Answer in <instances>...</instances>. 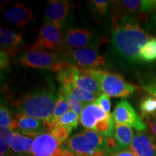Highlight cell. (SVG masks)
<instances>
[{"label":"cell","instance_id":"obj_14","mask_svg":"<svg viewBox=\"0 0 156 156\" xmlns=\"http://www.w3.org/2000/svg\"><path fill=\"white\" fill-rule=\"evenodd\" d=\"M130 150L136 156H156V140L145 132H136Z\"/></svg>","mask_w":156,"mask_h":156},{"label":"cell","instance_id":"obj_32","mask_svg":"<svg viewBox=\"0 0 156 156\" xmlns=\"http://www.w3.org/2000/svg\"><path fill=\"white\" fill-rule=\"evenodd\" d=\"M143 89L145 91H147V93H149L150 94L156 98V83L145 85V86L143 87Z\"/></svg>","mask_w":156,"mask_h":156},{"label":"cell","instance_id":"obj_23","mask_svg":"<svg viewBox=\"0 0 156 156\" xmlns=\"http://www.w3.org/2000/svg\"><path fill=\"white\" fill-rule=\"evenodd\" d=\"M140 109L142 116L153 117L156 113V98L153 95L143 98L140 103Z\"/></svg>","mask_w":156,"mask_h":156},{"label":"cell","instance_id":"obj_13","mask_svg":"<svg viewBox=\"0 0 156 156\" xmlns=\"http://www.w3.org/2000/svg\"><path fill=\"white\" fill-rule=\"evenodd\" d=\"M70 8L69 2L65 0H51L48 2L45 10L44 23L61 28L65 23Z\"/></svg>","mask_w":156,"mask_h":156},{"label":"cell","instance_id":"obj_12","mask_svg":"<svg viewBox=\"0 0 156 156\" xmlns=\"http://www.w3.org/2000/svg\"><path fill=\"white\" fill-rule=\"evenodd\" d=\"M10 129L24 135L36 138L45 133L48 127L43 121L19 113L15 116Z\"/></svg>","mask_w":156,"mask_h":156},{"label":"cell","instance_id":"obj_18","mask_svg":"<svg viewBox=\"0 0 156 156\" xmlns=\"http://www.w3.org/2000/svg\"><path fill=\"white\" fill-rule=\"evenodd\" d=\"M34 139L17 132H14L9 151L17 156H34L33 143Z\"/></svg>","mask_w":156,"mask_h":156},{"label":"cell","instance_id":"obj_1","mask_svg":"<svg viewBox=\"0 0 156 156\" xmlns=\"http://www.w3.org/2000/svg\"><path fill=\"white\" fill-rule=\"evenodd\" d=\"M149 39V36L135 17H124L114 24L112 34L113 48L126 61L139 62L140 49Z\"/></svg>","mask_w":156,"mask_h":156},{"label":"cell","instance_id":"obj_16","mask_svg":"<svg viewBox=\"0 0 156 156\" xmlns=\"http://www.w3.org/2000/svg\"><path fill=\"white\" fill-rule=\"evenodd\" d=\"M5 16L8 22L23 28L34 17V12L23 4L17 2L12 7L6 11Z\"/></svg>","mask_w":156,"mask_h":156},{"label":"cell","instance_id":"obj_24","mask_svg":"<svg viewBox=\"0 0 156 156\" xmlns=\"http://www.w3.org/2000/svg\"><path fill=\"white\" fill-rule=\"evenodd\" d=\"M14 131L9 127L0 128V150L1 156H5L9 151V147L12 140Z\"/></svg>","mask_w":156,"mask_h":156},{"label":"cell","instance_id":"obj_20","mask_svg":"<svg viewBox=\"0 0 156 156\" xmlns=\"http://www.w3.org/2000/svg\"><path fill=\"white\" fill-rule=\"evenodd\" d=\"M114 138L116 142L117 151L119 152L126 151L131 147L134 139V132L130 126L124 124H115Z\"/></svg>","mask_w":156,"mask_h":156},{"label":"cell","instance_id":"obj_34","mask_svg":"<svg viewBox=\"0 0 156 156\" xmlns=\"http://www.w3.org/2000/svg\"><path fill=\"white\" fill-rule=\"evenodd\" d=\"M115 156H136V155L131 150H126V151L119 152V153L116 154Z\"/></svg>","mask_w":156,"mask_h":156},{"label":"cell","instance_id":"obj_29","mask_svg":"<svg viewBox=\"0 0 156 156\" xmlns=\"http://www.w3.org/2000/svg\"><path fill=\"white\" fill-rule=\"evenodd\" d=\"M13 120H14V118L12 117L10 111L2 102L1 107H0V125H1V127L10 128L12 124Z\"/></svg>","mask_w":156,"mask_h":156},{"label":"cell","instance_id":"obj_9","mask_svg":"<svg viewBox=\"0 0 156 156\" xmlns=\"http://www.w3.org/2000/svg\"><path fill=\"white\" fill-rule=\"evenodd\" d=\"M64 46V37L61 29L44 23L41 27L38 38L28 50H45L48 51H57Z\"/></svg>","mask_w":156,"mask_h":156},{"label":"cell","instance_id":"obj_26","mask_svg":"<svg viewBox=\"0 0 156 156\" xmlns=\"http://www.w3.org/2000/svg\"><path fill=\"white\" fill-rule=\"evenodd\" d=\"M59 91L63 93L64 96H65L71 110H73V112L77 113L79 116H80L84 109L83 106H85L86 105H85L81 101H80L79 99L76 98L75 95L69 93L68 91L65 90H64L63 88H62V87L59 88Z\"/></svg>","mask_w":156,"mask_h":156},{"label":"cell","instance_id":"obj_17","mask_svg":"<svg viewBox=\"0 0 156 156\" xmlns=\"http://www.w3.org/2000/svg\"><path fill=\"white\" fill-rule=\"evenodd\" d=\"M24 32L17 33L7 28L0 29V45L1 51L7 52L10 57L15 55L17 46L20 44L23 40Z\"/></svg>","mask_w":156,"mask_h":156},{"label":"cell","instance_id":"obj_21","mask_svg":"<svg viewBox=\"0 0 156 156\" xmlns=\"http://www.w3.org/2000/svg\"><path fill=\"white\" fill-rule=\"evenodd\" d=\"M69 106L68 104L67 99H66L65 96H64V94L59 91L58 92V98L57 101V103H56L55 109H54V112L53 116H52V118L51 121L48 123H45L47 126V127L55 125L56 122H58V120L60 119V118L66 114V113L68 112L69 111Z\"/></svg>","mask_w":156,"mask_h":156},{"label":"cell","instance_id":"obj_8","mask_svg":"<svg viewBox=\"0 0 156 156\" xmlns=\"http://www.w3.org/2000/svg\"><path fill=\"white\" fill-rule=\"evenodd\" d=\"M64 55L66 56L64 60L84 69H95L104 67L106 64L104 56L90 48L67 50Z\"/></svg>","mask_w":156,"mask_h":156},{"label":"cell","instance_id":"obj_36","mask_svg":"<svg viewBox=\"0 0 156 156\" xmlns=\"http://www.w3.org/2000/svg\"><path fill=\"white\" fill-rule=\"evenodd\" d=\"M153 21H154V23H155V28H156V10H155V14H154V17H153Z\"/></svg>","mask_w":156,"mask_h":156},{"label":"cell","instance_id":"obj_28","mask_svg":"<svg viewBox=\"0 0 156 156\" xmlns=\"http://www.w3.org/2000/svg\"><path fill=\"white\" fill-rule=\"evenodd\" d=\"M110 1L106 0H93L90 2L91 10L95 15L98 16H103L106 15L108 10Z\"/></svg>","mask_w":156,"mask_h":156},{"label":"cell","instance_id":"obj_33","mask_svg":"<svg viewBox=\"0 0 156 156\" xmlns=\"http://www.w3.org/2000/svg\"><path fill=\"white\" fill-rule=\"evenodd\" d=\"M148 124H149L150 128H151L152 133L153 134L154 137L156 140V120L149 121L148 122Z\"/></svg>","mask_w":156,"mask_h":156},{"label":"cell","instance_id":"obj_3","mask_svg":"<svg viewBox=\"0 0 156 156\" xmlns=\"http://www.w3.org/2000/svg\"><path fill=\"white\" fill-rule=\"evenodd\" d=\"M62 146L75 156L93 155L101 152H108L106 138L89 129L82 130L70 136Z\"/></svg>","mask_w":156,"mask_h":156},{"label":"cell","instance_id":"obj_10","mask_svg":"<svg viewBox=\"0 0 156 156\" xmlns=\"http://www.w3.org/2000/svg\"><path fill=\"white\" fill-rule=\"evenodd\" d=\"M112 115L116 124L129 126L137 132L147 130V124L126 100L122 99L117 103Z\"/></svg>","mask_w":156,"mask_h":156},{"label":"cell","instance_id":"obj_19","mask_svg":"<svg viewBox=\"0 0 156 156\" xmlns=\"http://www.w3.org/2000/svg\"><path fill=\"white\" fill-rule=\"evenodd\" d=\"M57 79L60 83V87L75 95L76 98L79 99L80 101H81L85 105H87L93 102L94 103L97 99L96 94L80 88L79 87H77L73 82L67 78L57 77Z\"/></svg>","mask_w":156,"mask_h":156},{"label":"cell","instance_id":"obj_5","mask_svg":"<svg viewBox=\"0 0 156 156\" xmlns=\"http://www.w3.org/2000/svg\"><path fill=\"white\" fill-rule=\"evenodd\" d=\"M90 73L98 82L103 93L109 97H129L139 87L126 82L122 76L101 69H89Z\"/></svg>","mask_w":156,"mask_h":156},{"label":"cell","instance_id":"obj_7","mask_svg":"<svg viewBox=\"0 0 156 156\" xmlns=\"http://www.w3.org/2000/svg\"><path fill=\"white\" fill-rule=\"evenodd\" d=\"M116 2L112 12L114 24L124 17L136 18L138 15H146L156 10V0H124Z\"/></svg>","mask_w":156,"mask_h":156},{"label":"cell","instance_id":"obj_15","mask_svg":"<svg viewBox=\"0 0 156 156\" xmlns=\"http://www.w3.org/2000/svg\"><path fill=\"white\" fill-rule=\"evenodd\" d=\"M92 39V34L87 29L73 28L68 30L64 37V46L67 48V50L87 48Z\"/></svg>","mask_w":156,"mask_h":156},{"label":"cell","instance_id":"obj_22","mask_svg":"<svg viewBox=\"0 0 156 156\" xmlns=\"http://www.w3.org/2000/svg\"><path fill=\"white\" fill-rule=\"evenodd\" d=\"M140 61L152 62L156 61V38H151L142 46L140 52Z\"/></svg>","mask_w":156,"mask_h":156},{"label":"cell","instance_id":"obj_27","mask_svg":"<svg viewBox=\"0 0 156 156\" xmlns=\"http://www.w3.org/2000/svg\"><path fill=\"white\" fill-rule=\"evenodd\" d=\"M49 132L57 140L58 142L63 144L67 140L71 134L73 129L63 126L56 125L48 129Z\"/></svg>","mask_w":156,"mask_h":156},{"label":"cell","instance_id":"obj_35","mask_svg":"<svg viewBox=\"0 0 156 156\" xmlns=\"http://www.w3.org/2000/svg\"><path fill=\"white\" fill-rule=\"evenodd\" d=\"M73 156L75 155H73ZM87 156H115V155H113L112 153H108V152L107 151H103V152H101V153L94 154V155H87Z\"/></svg>","mask_w":156,"mask_h":156},{"label":"cell","instance_id":"obj_2","mask_svg":"<svg viewBox=\"0 0 156 156\" xmlns=\"http://www.w3.org/2000/svg\"><path fill=\"white\" fill-rule=\"evenodd\" d=\"M58 93L52 85L35 87L13 101V105L23 114L48 123L51 119Z\"/></svg>","mask_w":156,"mask_h":156},{"label":"cell","instance_id":"obj_25","mask_svg":"<svg viewBox=\"0 0 156 156\" xmlns=\"http://www.w3.org/2000/svg\"><path fill=\"white\" fill-rule=\"evenodd\" d=\"M79 121H80V116L77 113L73 112V110H69V112L66 113L65 114L63 115L60 119L56 122L55 125L58 126H66V127L71 128V129H75L77 127L78 124H79ZM50 126V127H51ZM50 127H48L49 129Z\"/></svg>","mask_w":156,"mask_h":156},{"label":"cell","instance_id":"obj_4","mask_svg":"<svg viewBox=\"0 0 156 156\" xmlns=\"http://www.w3.org/2000/svg\"><path fill=\"white\" fill-rule=\"evenodd\" d=\"M80 122L85 128L92 129L103 137L114 136L115 124L112 114H108L95 103L84 107L80 116Z\"/></svg>","mask_w":156,"mask_h":156},{"label":"cell","instance_id":"obj_6","mask_svg":"<svg viewBox=\"0 0 156 156\" xmlns=\"http://www.w3.org/2000/svg\"><path fill=\"white\" fill-rule=\"evenodd\" d=\"M59 54L45 50H28L17 58V64L25 67L55 71L62 62Z\"/></svg>","mask_w":156,"mask_h":156},{"label":"cell","instance_id":"obj_30","mask_svg":"<svg viewBox=\"0 0 156 156\" xmlns=\"http://www.w3.org/2000/svg\"><path fill=\"white\" fill-rule=\"evenodd\" d=\"M95 104L98 105L108 114H111V101L110 97L106 94H101L94 102Z\"/></svg>","mask_w":156,"mask_h":156},{"label":"cell","instance_id":"obj_31","mask_svg":"<svg viewBox=\"0 0 156 156\" xmlns=\"http://www.w3.org/2000/svg\"><path fill=\"white\" fill-rule=\"evenodd\" d=\"M11 57L7 52L1 51V69H5L8 67Z\"/></svg>","mask_w":156,"mask_h":156},{"label":"cell","instance_id":"obj_11","mask_svg":"<svg viewBox=\"0 0 156 156\" xmlns=\"http://www.w3.org/2000/svg\"><path fill=\"white\" fill-rule=\"evenodd\" d=\"M33 154L34 156H73L50 132H45L34 138Z\"/></svg>","mask_w":156,"mask_h":156},{"label":"cell","instance_id":"obj_37","mask_svg":"<svg viewBox=\"0 0 156 156\" xmlns=\"http://www.w3.org/2000/svg\"><path fill=\"white\" fill-rule=\"evenodd\" d=\"M153 117H154V118H155V120H156V113H155V115H154V116H153Z\"/></svg>","mask_w":156,"mask_h":156}]
</instances>
